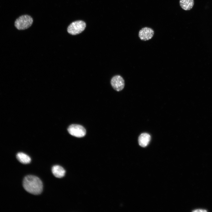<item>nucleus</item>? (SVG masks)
Returning a JSON list of instances; mask_svg holds the SVG:
<instances>
[{"instance_id": "9b49d317", "label": "nucleus", "mask_w": 212, "mask_h": 212, "mask_svg": "<svg viewBox=\"0 0 212 212\" xmlns=\"http://www.w3.org/2000/svg\"><path fill=\"white\" fill-rule=\"evenodd\" d=\"M193 212H207V211L205 209H195L194 210V211H193Z\"/></svg>"}, {"instance_id": "0eeeda50", "label": "nucleus", "mask_w": 212, "mask_h": 212, "mask_svg": "<svg viewBox=\"0 0 212 212\" xmlns=\"http://www.w3.org/2000/svg\"><path fill=\"white\" fill-rule=\"evenodd\" d=\"M52 172L53 175L57 178H61L65 174V171L64 168L60 166L55 165L52 168Z\"/></svg>"}, {"instance_id": "39448f33", "label": "nucleus", "mask_w": 212, "mask_h": 212, "mask_svg": "<svg viewBox=\"0 0 212 212\" xmlns=\"http://www.w3.org/2000/svg\"><path fill=\"white\" fill-rule=\"evenodd\" d=\"M154 34V31L152 29L145 27L139 31L138 36L141 40L146 41L150 39L153 37Z\"/></svg>"}, {"instance_id": "f257e3e1", "label": "nucleus", "mask_w": 212, "mask_h": 212, "mask_svg": "<svg viewBox=\"0 0 212 212\" xmlns=\"http://www.w3.org/2000/svg\"><path fill=\"white\" fill-rule=\"evenodd\" d=\"M23 186L28 193L35 195L40 194L43 189V184L40 179L37 176L28 175L24 177Z\"/></svg>"}, {"instance_id": "7ed1b4c3", "label": "nucleus", "mask_w": 212, "mask_h": 212, "mask_svg": "<svg viewBox=\"0 0 212 212\" xmlns=\"http://www.w3.org/2000/svg\"><path fill=\"white\" fill-rule=\"evenodd\" d=\"M86 26L85 23L82 21L79 20L72 22L68 26L67 31L72 35L79 34L82 32Z\"/></svg>"}, {"instance_id": "9d476101", "label": "nucleus", "mask_w": 212, "mask_h": 212, "mask_svg": "<svg viewBox=\"0 0 212 212\" xmlns=\"http://www.w3.org/2000/svg\"><path fill=\"white\" fill-rule=\"evenodd\" d=\"M17 159L21 163L27 164L29 163L31 161L30 158L26 154L20 152L16 155Z\"/></svg>"}, {"instance_id": "6e6552de", "label": "nucleus", "mask_w": 212, "mask_h": 212, "mask_svg": "<svg viewBox=\"0 0 212 212\" xmlns=\"http://www.w3.org/2000/svg\"><path fill=\"white\" fill-rule=\"evenodd\" d=\"M150 140V136L146 133L141 134L138 138V143L139 145L142 147L146 146L149 144Z\"/></svg>"}, {"instance_id": "423d86ee", "label": "nucleus", "mask_w": 212, "mask_h": 212, "mask_svg": "<svg viewBox=\"0 0 212 212\" xmlns=\"http://www.w3.org/2000/svg\"><path fill=\"white\" fill-rule=\"evenodd\" d=\"M111 84L113 88L117 91L122 90L125 86L124 79L119 75L115 76L112 78Z\"/></svg>"}, {"instance_id": "f03ea898", "label": "nucleus", "mask_w": 212, "mask_h": 212, "mask_svg": "<svg viewBox=\"0 0 212 212\" xmlns=\"http://www.w3.org/2000/svg\"><path fill=\"white\" fill-rule=\"evenodd\" d=\"M33 20L30 16L25 15L17 18L15 21V26L19 30H24L30 27L32 25Z\"/></svg>"}, {"instance_id": "1a4fd4ad", "label": "nucleus", "mask_w": 212, "mask_h": 212, "mask_svg": "<svg viewBox=\"0 0 212 212\" xmlns=\"http://www.w3.org/2000/svg\"><path fill=\"white\" fill-rule=\"evenodd\" d=\"M179 4L180 7L186 11L191 9L194 4V0H180Z\"/></svg>"}, {"instance_id": "20e7f679", "label": "nucleus", "mask_w": 212, "mask_h": 212, "mask_svg": "<svg viewBox=\"0 0 212 212\" xmlns=\"http://www.w3.org/2000/svg\"><path fill=\"white\" fill-rule=\"evenodd\" d=\"M69 133L72 135L81 138L84 136L86 133L85 128L82 125L77 124H72L68 128Z\"/></svg>"}]
</instances>
